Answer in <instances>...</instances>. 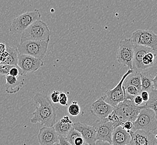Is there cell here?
I'll return each instance as SVG.
<instances>
[{
    "instance_id": "obj_4",
    "label": "cell",
    "mask_w": 157,
    "mask_h": 145,
    "mask_svg": "<svg viewBox=\"0 0 157 145\" xmlns=\"http://www.w3.org/2000/svg\"><path fill=\"white\" fill-rule=\"evenodd\" d=\"M143 108H145L144 106H137L133 100L125 99L114 107L113 112L118 116L123 123L127 121L133 122Z\"/></svg>"
},
{
    "instance_id": "obj_25",
    "label": "cell",
    "mask_w": 157,
    "mask_h": 145,
    "mask_svg": "<svg viewBox=\"0 0 157 145\" xmlns=\"http://www.w3.org/2000/svg\"><path fill=\"white\" fill-rule=\"evenodd\" d=\"M67 111L70 115L72 116H77L81 112L80 106H78L77 101H73L71 104L67 108Z\"/></svg>"
},
{
    "instance_id": "obj_17",
    "label": "cell",
    "mask_w": 157,
    "mask_h": 145,
    "mask_svg": "<svg viewBox=\"0 0 157 145\" xmlns=\"http://www.w3.org/2000/svg\"><path fill=\"white\" fill-rule=\"evenodd\" d=\"M130 139V134L122 126H118L113 130L112 136V145H127L129 144Z\"/></svg>"
},
{
    "instance_id": "obj_14",
    "label": "cell",
    "mask_w": 157,
    "mask_h": 145,
    "mask_svg": "<svg viewBox=\"0 0 157 145\" xmlns=\"http://www.w3.org/2000/svg\"><path fill=\"white\" fill-rule=\"evenodd\" d=\"M73 127L81 134L85 142L89 145H94L96 140V131L93 126L75 122L73 123Z\"/></svg>"
},
{
    "instance_id": "obj_10",
    "label": "cell",
    "mask_w": 157,
    "mask_h": 145,
    "mask_svg": "<svg viewBox=\"0 0 157 145\" xmlns=\"http://www.w3.org/2000/svg\"><path fill=\"white\" fill-rule=\"evenodd\" d=\"M129 133L131 136L130 145H156L157 130L154 131H145L143 130H130Z\"/></svg>"
},
{
    "instance_id": "obj_39",
    "label": "cell",
    "mask_w": 157,
    "mask_h": 145,
    "mask_svg": "<svg viewBox=\"0 0 157 145\" xmlns=\"http://www.w3.org/2000/svg\"><path fill=\"white\" fill-rule=\"evenodd\" d=\"M53 145H59V143H55V144H54Z\"/></svg>"
},
{
    "instance_id": "obj_30",
    "label": "cell",
    "mask_w": 157,
    "mask_h": 145,
    "mask_svg": "<svg viewBox=\"0 0 157 145\" xmlns=\"http://www.w3.org/2000/svg\"><path fill=\"white\" fill-rule=\"evenodd\" d=\"M60 92L59 91L55 90L52 92L50 94V99L52 102L54 103H59V96Z\"/></svg>"
},
{
    "instance_id": "obj_11",
    "label": "cell",
    "mask_w": 157,
    "mask_h": 145,
    "mask_svg": "<svg viewBox=\"0 0 157 145\" xmlns=\"http://www.w3.org/2000/svg\"><path fill=\"white\" fill-rule=\"evenodd\" d=\"M17 66L23 75H25L36 72L44 66V61L42 59L18 53Z\"/></svg>"
},
{
    "instance_id": "obj_19",
    "label": "cell",
    "mask_w": 157,
    "mask_h": 145,
    "mask_svg": "<svg viewBox=\"0 0 157 145\" xmlns=\"http://www.w3.org/2000/svg\"><path fill=\"white\" fill-rule=\"evenodd\" d=\"M128 85H133L141 92V78L140 72L133 70L125 79L123 86L125 87Z\"/></svg>"
},
{
    "instance_id": "obj_8",
    "label": "cell",
    "mask_w": 157,
    "mask_h": 145,
    "mask_svg": "<svg viewBox=\"0 0 157 145\" xmlns=\"http://www.w3.org/2000/svg\"><path fill=\"white\" fill-rule=\"evenodd\" d=\"M133 72V69H129L127 72H125L124 76H122L121 80L118 83V84L112 89H110L105 92V93L102 96L103 100L112 106L115 107L121 102L125 100L124 91L123 88V84L125 79L127 76Z\"/></svg>"
},
{
    "instance_id": "obj_20",
    "label": "cell",
    "mask_w": 157,
    "mask_h": 145,
    "mask_svg": "<svg viewBox=\"0 0 157 145\" xmlns=\"http://www.w3.org/2000/svg\"><path fill=\"white\" fill-rule=\"evenodd\" d=\"M140 74L141 78L142 91H148V92H150L153 90H157L154 88L153 82V76L151 74H149V72H140Z\"/></svg>"
},
{
    "instance_id": "obj_35",
    "label": "cell",
    "mask_w": 157,
    "mask_h": 145,
    "mask_svg": "<svg viewBox=\"0 0 157 145\" xmlns=\"http://www.w3.org/2000/svg\"><path fill=\"white\" fill-rule=\"evenodd\" d=\"M84 139L82 137V136H78L76 137L74 141V145H82L85 143Z\"/></svg>"
},
{
    "instance_id": "obj_9",
    "label": "cell",
    "mask_w": 157,
    "mask_h": 145,
    "mask_svg": "<svg viewBox=\"0 0 157 145\" xmlns=\"http://www.w3.org/2000/svg\"><path fill=\"white\" fill-rule=\"evenodd\" d=\"M130 39L136 45L148 46L157 52V35L152 31L137 30L132 33Z\"/></svg>"
},
{
    "instance_id": "obj_21",
    "label": "cell",
    "mask_w": 157,
    "mask_h": 145,
    "mask_svg": "<svg viewBox=\"0 0 157 145\" xmlns=\"http://www.w3.org/2000/svg\"><path fill=\"white\" fill-rule=\"evenodd\" d=\"M6 50L8 55L0 64H7L10 65H17L18 52L17 49L10 46H7Z\"/></svg>"
},
{
    "instance_id": "obj_5",
    "label": "cell",
    "mask_w": 157,
    "mask_h": 145,
    "mask_svg": "<svg viewBox=\"0 0 157 145\" xmlns=\"http://www.w3.org/2000/svg\"><path fill=\"white\" fill-rule=\"evenodd\" d=\"M131 131L143 130L154 131L157 130V114L151 109L143 108L139 112L136 120L133 122Z\"/></svg>"
},
{
    "instance_id": "obj_3",
    "label": "cell",
    "mask_w": 157,
    "mask_h": 145,
    "mask_svg": "<svg viewBox=\"0 0 157 145\" xmlns=\"http://www.w3.org/2000/svg\"><path fill=\"white\" fill-rule=\"evenodd\" d=\"M50 40L20 41L17 45V51L20 54L27 55L42 59L48 51Z\"/></svg>"
},
{
    "instance_id": "obj_33",
    "label": "cell",
    "mask_w": 157,
    "mask_h": 145,
    "mask_svg": "<svg viewBox=\"0 0 157 145\" xmlns=\"http://www.w3.org/2000/svg\"><path fill=\"white\" fill-rule=\"evenodd\" d=\"M59 143L60 145H71L63 136L59 135Z\"/></svg>"
},
{
    "instance_id": "obj_16",
    "label": "cell",
    "mask_w": 157,
    "mask_h": 145,
    "mask_svg": "<svg viewBox=\"0 0 157 145\" xmlns=\"http://www.w3.org/2000/svg\"><path fill=\"white\" fill-rule=\"evenodd\" d=\"M157 53V52H155L153 49L146 53L141 58L136 72H148V70L155 65Z\"/></svg>"
},
{
    "instance_id": "obj_37",
    "label": "cell",
    "mask_w": 157,
    "mask_h": 145,
    "mask_svg": "<svg viewBox=\"0 0 157 145\" xmlns=\"http://www.w3.org/2000/svg\"><path fill=\"white\" fill-rule=\"evenodd\" d=\"M94 145H113L112 143L105 141H101V140H97L95 144Z\"/></svg>"
},
{
    "instance_id": "obj_28",
    "label": "cell",
    "mask_w": 157,
    "mask_h": 145,
    "mask_svg": "<svg viewBox=\"0 0 157 145\" xmlns=\"http://www.w3.org/2000/svg\"><path fill=\"white\" fill-rule=\"evenodd\" d=\"M13 66L7 64H0V74L5 76L9 75L10 70Z\"/></svg>"
},
{
    "instance_id": "obj_40",
    "label": "cell",
    "mask_w": 157,
    "mask_h": 145,
    "mask_svg": "<svg viewBox=\"0 0 157 145\" xmlns=\"http://www.w3.org/2000/svg\"><path fill=\"white\" fill-rule=\"evenodd\" d=\"M130 145V144H128V145Z\"/></svg>"
},
{
    "instance_id": "obj_18",
    "label": "cell",
    "mask_w": 157,
    "mask_h": 145,
    "mask_svg": "<svg viewBox=\"0 0 157 145\" xmlns=\"http://www.w3.org/2000/svg\"><path fill=\"white\" fill-rule=\"evenodd\" d=\"M18 77L7 75L6 76V92L9 94L17 93L24 85V79H19Z\"/></svg>"
},
{
    "instance_id": "obj_24",
    "label": "cell",
    "mask_w": 157,
    "mask_h": 145,
    "mask_svg": "<svg viewBox=\"0 0 157 145\" xmlns=\"http://www.w3.org/2000/svg\"><path fill=\"white\" fill-rule=\"evenodd\" d=\"M123 91H124L125 99L133 100L134 98L137 95L140 94V91L138 89L133 85H128L124 87L123 86Z\"/></svg>"
},
{
    "instance_id": "obj_34",
    "label": "cell",
    "mask_w": 157,
    "mask_h": 145,
    "mask_svg": "<svg viewBox=\"0 0 157 145\" xmlns=\"http://www.w3.org/2000/svg\"><path fill=\"white\" fill-rule=\"evenodd\" d=\"M133 101L134 102V103H135L137 106L140 105L143 102V99H142V98L140 94H138V95H137L136 97H134Z\"/></svg>"
},
{
    "instance_id": "obj_1",
    "label": "cell",
    "mask_w": 157,
    "mask_h": 145,
    "mask_svg": "<svg viewBox=\"0 0 157 145\" xmlns=\"http://www.w3.org/2000/svg\"><path fill=\"white\" fill-rule=\"evenodd\" d=\"M36 109L30 119L33 124L40 123L45 127H53L56 123V113L54 107L48 97L37 93L33 97Z\"/></svg>"
},
{
    "instance_id": "obj_31",
    "label": "cell",
    "mask_w": 157,
    "mask_h": 145,
    "mask_svg": "<svg viewBox=\"0 0 157 145\" xmlns=\"http://www.w3.org/2000/svg\"><path fill=\"white\" fill-rule=\"evenodd\" d=\"M133 126V122L129 121L124 122L123 124V126H122V127H123L124 130H125L126 131H130V130H132Z\"/></svg>"
},
{
    "instance_id": "obj_22",
    "label": "cell",
    "mask_w": 157,
    "mask_h": 145,
    "mask_svg": "<svg viewBox=\"0 0 157 145\" xmlns=\"http://www.w3.org/2000/svg\"><path fill=\"white\" fill-rule=\"evenodd\" d=\"M53 127L59 135L65 137L67 136V133L73 127V124L64 123L59 121L56 122Z\"/></svg>"
},
{
    "instance_id": "obj_7",
    "label": "cell",
    "mask_w": 157,
    "mask_h": 145,
    "mask_svg": "<svg viewBox=\"0 0 157 145\" xmlns=\"http://www.w3.org/2000/svg\"><path fill=\"white\" fill-rule=\"evenodd\" d=\"M134 53V44L131 39H125L119 42L117 58L119 64L133 69V61Z\"/></svg>"
},
{
    "instance_id": "obj_15",
    "label": "cell",
    "mask_w": 157,
    "mask_h": 145,
    "mask_svg": "<svg viewBox=\"0 0 157 145\" xmlns=\"http://www.w3.org/2000/svg\"><path fill=\"white\" fill-rule=\"evenodd\" d=\"M39 145H53L59 143V135L54 127H42L38 135Z\"/></svg>"
},
{
    "instance_id": "obj_29",
    "label": "cell",
    "mask_w": 157,
    "mask_h": 145,
    "mask_svg": "<svg viewBox=\"0 0 157 145\" xmlns=\"http://www.w3.org/2000/svg\"><path fill=\"white\" fill-rule=\"evenodd\" d=\"M59 103L62 106H67L68 104V97L67 94L65 93H60L59 96Z\"/></svg>"
},
{
    "instance_id": "obj_27",
    "label": "cell",
    "mask_w": 157,
    "mask_h": 145,
    "mask_svg": "<svg viewBox=\"0 0 157 145\" xmlns=\"http://www.w3.org/2000/svg\"><path fill=\"white\" fill-rule=\"evenodd\" d=\"M9 75L10 76L18 77L20 76H24L21 70L18 68L17 65H13L10 70Z\"/></svg>"
},
{
    "instance_id": "obj_36",
    "label": "cell",
    "mask_w": 157,
    "mask_h": 145,
    "mask_svg": "<svg viewBox=\"0 0 157 145\" xmlns=\"http://www.w3.org/2000/svg\"><path fill=\"white\" fill-rule=\"evenodd\" d=\"M60 121L61 122L64 123H70V124H73V122L71 120V119L67 116H63V117L61 119Z\"/></svg>"
},
{
    "instance_id": "obj_38",
    "label": "cell",
    "mask_w": 157,
    "mask_h": 145,
    "mask_svg": "<svg viewBox=\"0 0 157 145\" xmlns=\"http://www.w3.org/2000/svg\"><path fill=\"white\" fill-rule=\"evenodd\" d=\"M89 145V144H88V143H86V142H85L84 143V144H83V145Z\"/></svg>"
},
{
    "instance_id": "obj_32",
    "label": "cell",
    "mask_w": 157,
    "mask_h": 145,
    "mask_svg": "<svg viewBox=\"0 0 157 145\" xmlns=\"http://www.w3.org/2000/svg\"><path fill=\"white\" fill-rule=\"evenodd\" d=\"M140 95L144 102H147L149 98V93L148 91H142L140 93Z\"/></svg>"
},
{
    "instance_id": "obj_12",
    "label": "cell",
    "mask_w": 157,
    "mask_h": 145,
    "mask_svg": "<svg viewBox=\"0 0 157 145\" xmlns=\"http://www.w3.org/2000/svg\"><path fill=\"white\" fill-rule=\"evenodd\" d=\"M96 131V140H101L112 143V136L114 130L112 122L106 118L97 120L93 125Z\"/></svg>"
},
{
    "instance_id": "obj_6",
    "label": "cell",
    "mask_w": 157,
    "mask_h": 145,
    "mask_svg": "<svg viewBox=\"0 0 157 145\" xmlns=\"http://www.w3.org/2000/svg\"><path fill=\"white\" fill-rule=\"evenodd\" d=\"M41 18V14L38 9L24 13L13 20L10 31L13 33H21L35 21L40 20Z\"/></svg>"
},
{
    "instance_id": "obj_26",
    "label": "cell",
    "mask_w": 157,
    "mask_h": 145,
    "mask_svg": "<svg viewBox=\"0 0 157 145\" xmlns=\"http://www.w3.org/2000/svg\"><path fill=\"white\" fill-rule=\"evenodd\" d=\"M80 136H82L80 132L72 127L68 132V133H67V136L65 137V138L71 145H74V140L76 137Z\"/></svg>"
},
{
    "instance_id": "obj_13",
    "label": "cell",
    "mask_w": 157,
    "mask_h": 145,
    "mask_svg": "<svg viewBox=\"0 0 157 145\" xmlns=\"http://www.w3.org/2000/svg\"><path fill=\"white\" fill-rule=\"evenodd\" d=\"M114 107L105 102L100 97L91 104L90 111L98 120H103L107 118L113 111Z\"/></svg>"
},
{
    "instance_id": "obj_2",
    "label": "cell",
    "mask_w": 157,
    "mask_h": 145,
    "mask_svg": "<svg viewBox=\"0 0 157 145\" xmlns=\"http://www.w3.org/2000/svg\"><path fill=\"white\" fill-rule=\"evenodd\" d=\"M50 35L48 26L45 22L39 20L35 21L21 33L20 41L50 40Z\"/></svg>"
},
{
    "instance_id": "obj_23",
    "label": "cell",
    "mask_w": 157,
    "mask_h": 145,
    "mask_svg": "<svg viewBox=\"0 0 157 145\" xmlns=\"http://www.w3.org/2000/svg\"><path fill=\"white\" fill-rule=\"evenodd\" d=\"M149 93V98L144 106L145 108L153 110L157 114V90H153Z\"/></svg>"
}]
</instances>
